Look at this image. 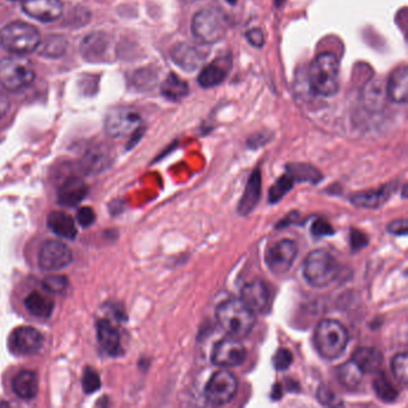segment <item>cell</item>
<instances>
[{"mask_svg":"<svg viewBox=\"0 0 408 408\" xmlns=\"http://www.w3.org/2000/svg\"><path fill=\"white\" fill-rule=\"evenodd\" d=\"M219 326L231 338H246L255 325V316L244 302L236 298L222 302L216 309Z\"/></svg>","mask_w":408,"mask_h":408,"instance_id":"6da1fadb","label":"cell"},{"mask_svg":"<svg viewBox=\"0 0 408 408\" xmlns=\"http://www.w3.org/2000/svg\"><path fill=\"white\" fill-rule=\"evenodd\" d=\"M340 265L330 252L316 249L309 253L303 262V276L314 288H326L337 281Z\"/></svg>","mask_w":408,"mask_h":408,"instance_id":"7a4b0ae2","label":"cell"},{"mask_svg":"<svg viewBox=\"0 0 408 408\" xmlns=\"http://www.w3.org/2000/svg\"><path fill=\"white\" fill-rule=\"evenodd\" d=\"M349 332L337 320H322L314 333V345L323 358L337 359L344 353L349 344Z\"/></svg>","mask_w":408,"mask_h":408,"instance_id":"3957f363","label":"cell"},{"mask_svg":"<svg viewBox=\"0 0 408 408\" xmlns=\"http://www.w3.org/2000/svg\"><path fill=\"white\" fill-rule=\"evenodd\" d=\"M310 87L315 94L332 97L339 90V62L332 53H322L314 59L309 69Z\"/></svg>","mask_w":408,"mask_h":408,"instance_id":"277c9868","label":"cell"},{"mask_svg":"<svg viewBox=\"0 0 408 408\" xmlns=\"http://www.w3.org/2000/svg\"><path fill=\"white\" fill-rule=\"evenodd\" d=\"M40 41L38 30L25 22H13L0 30V45L15 55L33 53Z\"/></svg>","mask_w":408,"mask_h":408,"instance_id":"5b68a950","label":"cell"},{"mask_svg":"<svg viewBox=\"0 0 408 408\" xmlns=\"http://www.w3.org/2000/svg\"><path fill=\"white\" fill-rule=\"evenodd\" d=\"M227 17L218 8H204L192 20V34L205 45L220 41L227 34Z\"/></svg>","mask_w":408,"mask_h":408,"instance_id":"8992f818","label":"cell"},{"mask_svg":"<svg viewBox=\"0 0 408 408\" xmlns=\"http://www.w3.org/2000/svg\"><path fill=\"white\" fill-rule=\"evenodd\" d=\"M35 79L33 64L21 55L0 60V85L6 90L18 91L29 87Z\"/></svg>","mask_w":408,"mask_h":408,"instance_id":"52a82bcc","label":"cell"},{"mask_svg":"<svg viewBox=\"0 0 408 408\" xmlns=\"http://www.w3.org/2000/svg\"><path fill=\"white\" fill-rule=\"evenodd\" d=\"M141 118L139 113L129 107H118L111 109L104 120V131L111 138H122L129 136L141 128Z\"/></svg>","mask_w":408,"mask_h":408,"instance_id":"ba28073f","label":"cell"},{"mask_svg":"<svg viewBox=\"0 0 408 408\" xmlns=\"http://www.w3.org/2000/svg\"><path fill=\"white\" fill-rule=\"evenodd\" d=\"M239 382L236 376L227 370L213 374L205 387V399L213 406L229 404L237 393Z\"/></svg>","mask_w":408,"mask_h":408,"instance_id":"9c48e42d","label":"cell"},{"mask_svg":"<svg viewBox=\"0 0 408 408\" xmlns=\"http://www.w3.org/2000/svg\"><path fill=\"white\" fill-rule=\"evenodd\" d=\"M297 246L291 239H281L268 249L265 261L268 269L276 276L285 274L293 267L297 256Z\"/></svg>","mask_w":408,"mask_h":408,"instance_id":"30bf717a","label":"cell"},{"mask_svg":"<svg viewBox=\"0 0 408 408\" xmlns=\"http://www.w3.org/2000/svg\"><path fill=\"white\" fill-rule=\"evenodd\" d=\"M247 350L239 339H223L213 347L212 363L220 367H239L246 360Z\"/></svg>","mask_w":408,"mask_h":408,"instance_id":"8fae6325","label":"cell"},{"mask_svg":"<svg viewBox=\"0 0 408 408\" xmlns=\"http://www.w3.org/2000/svg\"><path fill=\"white\" fill-rule=\"evenodd\" d=\"M72 261L69 246L60 241H47L38 252V265L45 271H59L67 267Z\"/></svg>","mask_w":408,"mask_h":408,"instance_id":"7c38bea8","label":"cell"},{"mask_svg":"<svg viewBox=\"0 0 408 408\" xmlns=\"http://www.w3.org/2000/svg\"><path fill=\"white\" fill-rule=\"evenodd\" d=\"M42 344L43 337L34 327H20L10 337V347L17 355H34L41 349Z\"/></svg>","mask_w":408,"mask_h":408,"instance_id":"4fadbf2b","label":"cell"},{"mask_svg":"<svg viewBox=\"0 0 408 408\" xmlns=\"http://www.w3.org/2000/svg\"><path fill=\"white\" fill-rule=\"evenodd\" d=\"M22 8L27 16L48 23L60 18L64 6L62 0H23Z\"/></svg>","mask_w":408,"mask_h":408,"instance_id":"5bb4252c","label":"cell"},{"mask_svg":"<svg viewBox=\"0 0 408 408\" xmlns=\"http://www.w3.org/2000/svg\"><path fill=\"white\" fill-rule=\"evenodd\" d=\"M241 301L253 313H265L271 304V293L262 281H253L244 285L241 291Z\"/></svg>","mask_w":408,"mask_h":408,"instance_id":"9a60e30c","label":"cell"},{"mask_svg":"<svg viewBox=\"0 0 408 408\" xmlns=\"http://www.w3.org/2000/svg\"><path fill=\"white\" fill-rule=\"evenodd\" d=\"M207 54L205 50L202 47L190 45V43H178L171 50V59L173 62L181 67L183 71L197 70L198 67L202 66V62H205Z\"/></svg>","mask_w":408,"mask_h":408,"instance_id":"2e32d148","label":"cell"},{"mask_svg":"<svg viewBox=\"0 0 408 408\" xmlns=\"http://www.w3.org/2000/svg\"><path fill=\"white\" fill-rule=\"evenodd\" d=\"M398 183H387L381 185L376 190H363L351 195V202L357 207L362 209H379L384 206V204L391 199L393 194L395 193Z\"/></svg>","mask_w":408,"mask_h":408,"instance_id":"e0dca14e","label":"cell"},{"mask_svg":"<svg viewBox=\"0 0 408 408\" xmlns=\"http://www.w3.org/2000/svg\"><path fill=\"white\" fill-rule=\"evenodd\" d=\"M388 99L398 104H404L408 99V69L406 65L396 67L389 74L387 82Z\"/></svg>","mask_w":408,"mask_h":408,"instance_id":"ac0fdd59","label":"cell"},{"mask_svg":"<svg viewBox=\"0 0 408 408\" xmlns=\"http://www.w3.org/2000/svg\"><path fill=\"white\" fill-rule=\"evenodd\" d=\"M87 183L82 178H67L59 188L58 202L62 206H77L87 197Z\"/></svg>","mask_w":408,"mask_h":408,"instance_id":"d6986e66","label":"cell"},{"mask_svg":"<svg viewBox=\"0 0 408 408\" xmlns=\"http://www.w3.org/2000/svg\"><path fill=\"white\" fill-rule=\"evenodd\" d=\"M109 40L104 33H91L84 37L80 45V54L87 62H97L106 58Z\"/></svg>","mask_w":408,"mask_h":408,"instance_id":"ffe728a7","label":"cell"},{"mask_svg":"<svg viewBox=\"0 0 408 408\" xmlns=\"http://www.w3.org/2000/svg\"><path fill=\"white\" fill-rule=\"evenodd\" d=\"M97 339L101 347L111 357H118L122 353L119 332L107 320L97 322Z\"/></svg>","mask_w":408,"mask_h":408,"instance_id":"44dd1931","label":"cell"},{"mask_svg":"<svg viewBox=\"0 0 408 408\" xmlns=\"http://www.w3.org/2000/svg\"><path fill=\"white\" fill-rule=\"evenodd\" d=\"M261 197V174L256 169L253 171L252 176L248 180L244 195L239 202V213L241 216H248L255 209Z\"/></svg>","mask_w":408,"mask_h":408,"instance_id":"7402d4cb","label":"cell"},{"mask_svg":"<svg viewBox=\"0 0 408 408\" xmlns=\"http://www.w3.org/2000/svg\"><path fill=\"white\" fill-rule=\"evenodd\" d=\"M352 360L365 374H375L384 363V355L374 347H360L352 355Z\"/></svg>","mask_w":408,"mask_h":408,"instance_id":"603a6c76","label":"cell"},{"mask_svg":"<svg viewBox=\"0 0 408 408\" xmlns=\"http://www.w3.org/2000/svg\"><path fill=\"white\" fill-rule=\"evenodd\" d=\"M15 394L23 400H31L38 393V376L30 370L21 371L13 381Z\"/></svg>","mask_w":408,"mask_h":408,"instance_id":"cb8c5ba5","label":"cell"},{"mask_svg":"<svg viewBox=\"0 0 408 408\" xmlns=\"http://www.w3.org/2000/svg\"><path fill=\"white\" fill-rule=\"evenodd\" d=\"M50 230L62 239H73L77 236V227L70 215L62 211H53L47 217Z\"/></svg>","mask_w":408,"mask_h":408,"instance_id":"d4e9b609","label":"cell"},{"mask_svg":"<svg viewBox=\"0 0 408 408\" xmlns=\"http://www.w3.org/2000/svg\"><path fill=\"white\" fill-rule=\"evenodd\" d=\"M24 307L35 318H48L53 313L54 302L43 293L34 291L25 297Z\"/></svg>","mask_w":408,"mask_h":408,"instance_id":"484cf974","label":"cell"},{"mask_svg":"<svg viewBox=\"0 0 408 408\" xmlns=\"http://www.w3.org/2000/svg\"><path fill=\"white\" fill-rule=\"evenodd\" d=\"M67 40L62 35H50L40 41L36 50L43 58L57 59L66 53Z\"/></svg>","mask_w":408,"mask_h":408,"instance_id":"4316f807","label":"cell"},{"mask_svg":"<svg viewBox=\"0 0 408 408\" xmlns=\"http://www.w3.org/2000/svg\"><path fill=\"white\" fill-rule=\"evenodd\" d=\"M109 155L104 148L95 146V148L87 150L82 160L83 169L87 173H99L101 170H104L109 163Z\"/></svg>","mask_w":408,"mask_h":408,"instance_id":"83f0119b","label":"cell"},{"mask_svg":"<svg viewBox=\"0 0 408 408\" xmlns=\"http://www.w3.org/2000/svg\"><path fill=\"white\" fill-rule=\"evenodd\" d=\"M227 71L225 70V67L220 65V62H211L200 71L198 77L199 85L205 89L217 87L227 78Z\"/></svg>","mask_w":408,"mask_h":408,"instance_id":"f1b7e54d","label":"cell"},{"mask_svg":"<svg viewBox=\"0 0 408 408\" xmlns=\"http://www.w3.org/2000/svg\"><path fill=\"white\" fill-rule=\"evenodd\" d=\"M339 382L347 389H356L363 381L364 372L358 365L351 359L346 363L342 364L337 370Z\"/></svg>","mask_w":408,"mask_h":408,"instance_id":"f546056e","label":"cell"},{"mask_svg":"<svg viewBox=\"0 0 408 408\" xmlns=\"http://www.w3.org/2000/svg\"><path fill=\"white\" fill-rule=\"evenodd\" d=\"M162 94L170 101H180L190 94L188 84L175 73H170L162 84Z\"/></svg>","mask_w":408,"mask_h":408,"instance_id":"4dcf8cb0","label":"cell"},{"mask_svg":"<svg viewBox=\"0 0 408 408\" xmlns=\"http://www.w3.org/2000/svg\"><path fill=\"white\" fill-rule=\"evenodd\" d=\"M375 379H374V391H375L376 395L379 400L384 401V402H393L396 400V398L399 395V393L396 391L394 386H393L387 376L384 375V372H376Z\"/></svg>","mask_w":408,"mask_h":408,"instance_id":"1f68e13d","label":"cell"},{"mask_svg":"<svg viewBox=\"0 0 408 408\" xmlns=\"http://www.w3.org/2000/svg\"><path fill=\"white\" fill-rule=\"evenodd\" d=\"M288 173L295 178L296 182H310L318 183L322 175L316 168L308 164H291L288 167Z\"/></svg>","mask_w":408,"mask_h":408,"instance_id":"d6a6232c","label":"cell"},{"mask_svg":"<svg viewBox=\"0 0 408 408\" xmlns=\"http://www.w3.org/2000/svg\"><path fill=\"white\" fill-rule=\"evenodd\" d=\"M295 178L290 175L289 173L283 175L276 185H272V188L269 190L268 193V200L271 204H276L281 202V199L284 198L286 194L289 193L290 190H293V185H295Z\"/></svg>","mask_w":408,"mask_h":408,"instance_id":"836d02e7","label":"cell"},{"mask_svg":"<svg viewBox=\"0 0 408 408\" xmlns=\"http://www.w3.org/2000/svg\"><path fill=\"white\" fill-rule=\"evenodd\" d=\"M393 376L402 386L408 384V357L407 353H399L392 360Z\"/></svg>","mask_w":408,"mask_h":408,"instance_id":"e575fe53","label":"cell"},{"mask_svg":"<svg viewBox=\"0 0 408 408\" xmlns=\"http://www.w3.org/2000/svg\"><path fill=\"white\" fill-rule=\"evenodd\" d=\"M83 391L87 394H92V393L97 392L101 388V379L99 375L92 369H87L84 375H83L82 381Z\"/></svg>","mask_w":408,"mask_h":408,"instance_id":"d590c367","label":"cell"},{"mask_svg":"<svg viewBox=\"0 0 408 408\" xmlns=\"http://www.w3.org/2000/svg\"><path fill=\"white\" fill-rule=\"evenodd\" d=\"M42 285L48 293H62L67 288V279L62 276H47Z\"/></svg>","mask_w":408,"mask_h":408,"instance_id":"8d00e7d4","label":"cell"},{"mask_svg":"<svg viewBox=\"0 0 408 408\" xmlns=\"http://www.w3.org/2000/svg\"><path fill=\"white\" fill-rule=\"evenodd\" d=\"M318 400L323 406H339L342 404L333 391L326 384H322L318 389Z\"/></svg>","mask_w":408,"mask_h":408,"instance_id":"74e56055","label":"cell"},{"mask_svg":"<svg viewBox=\"0 0 408 408\" xmlns=\"http://www.w3.org/2000/svg\"><path fill=\"white\" fill-rule=\"evenodd\" d=\"M293 353L286 349H281L273 357V365L278 371L286 370L293 364Z\"/></svg>","mask_w":408,"mask_h":408,"instance_id":"f35d334b","label":"cell"},{"mask_svg":"<svg viewBox=\"0 0 408 408\" xmlns=\"http://www.w3.org/2000/svg\"><path fill=\"white\" fill-rule=\"evenodd\" d=\"M96 213L95 211L92 210L91 207L85 206L79 209L77 212V222L82 227H89L95 223Z\"/></svg>","mask_w":408,"mask_h":408,"instance_id":"ab89813d","label":"cell"},{"mask_svg":"<svg viewBox=\"0 0 408 408\" xmlns=\"http://www.w3.org/2000/svg\"><path fill=\"white\" fill-rule=\"evenodd\" d=\"M367 244H369V239L362 231L357 230V229L351 230L350 244L352 251L358 252L360 249H363L364 247H367Z\"/></svg>","mask_w":408,"mask_h":408,"instance_id":"60d3db41","label":"cell"},{"mask_svg":"<svg viewBox=\"0 0 408 408\" xmlns=\"http://www.w3.org/2000/svg\"><path fill=\"white\" fill-rule=\"evenodd\" d=\"M311 234L316 237L333 235L334 230L330 223L325 219H316L311 227Z\"/></svg>","mask_w":408,"mask_h":408,"instance_id":"b9f144b4","label":"cell"},{"mask_svg":"<svg viewBox=\"0 0 408 408\" xmlns=\"http://www.w3.org/2000/svg\"><path fill=\"white\" fill-rule=\"evenodd\" d=\"M388 231L396 236H406L408 232V222L406 218L395 219L388 224Z\"/></svg>","mask_w":408,"mask_h":408,"instance_id":"7bdbcfd3","label":"cell"},{"mask_svg":"<svg viewBox=\"0 0 408 408\" xmlns=\"http://www.w3.org/2000/svg\"><path fill=\"white\" fill-rule=\"evenodd\" d=\"M246 37H247L248 42L253 45V47H256V48H262L265 45V36L264 33L260 29H251L248 30L246 33Z\"/></svg>","mask_w":408,"mask_h":408,"instance_id":"ee69618b","label":"cell"},{"mask_svg":"<svg viewBox=\"0 0 408 408\" xmlns=\"http://www.w3.org/2000/svg\"><path fill=\"white\" fill-rule=\"evenodd\" d=\"M8 109H10V101L6 95L0 92V120L8 114Z\"/></svg>","mask_w":408,"mask_h":408,"instance_id":"f6af8a7d","label":"cell"},{"mask_svg":"<svg viewBox=\"0 0 408 408\" xmlns=\"http://www.w3.org/2000/svg\"><path fill=\"white\" fill-rule=\"evenodd\" d=\"M227 1L230 5H236V4H237V0H227Z\"/></svg>","mask_w":408,"mask_h":408,"instance_id":"bcb514c9","label":"cell"},{"mask_svg":"<svg viewBox=\"0 0 408 408\" xmlns=\"http://www.w3.org/2000/svg\"><path fill=\"white\" fill-rule=\"evenodd\" d=\"M11 1H17V0H11Z\"/></svg>","mask_w":408,"mask_h":408,"instance_id":"7dc6e473","label":"cell"}]
</instances>
